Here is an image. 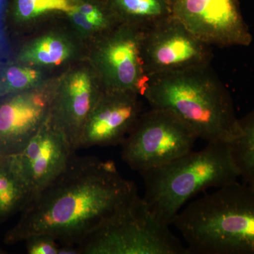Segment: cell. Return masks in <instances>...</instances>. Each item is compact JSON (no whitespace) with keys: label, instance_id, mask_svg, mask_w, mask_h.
Returning <instances> with one entry per match:
<instances>
[{"label":"cell","instance_id":"cell-1","mask_svg":"<svg viewBox=\"0 0 254 254\" xmlns=\"http://www.w3.org/2000/svg\"><path fill=\"white\" fill-rule=\"evenodd\" d=\"M137 193L136 185L120 175L113 161L72 158L56 180L32 196L5 242L43 234L61 245L78 246Z\"/></svg>","mask_w":254,"mask_h":254},{"label":"cell","instance_id":"cell-2","mask_svg":"<svg viewBox=\"0 0 254 254\" xmlns=\"http://www.w3.org/2000/svg\"><path fill=\"white\" fill-rule=\"evenodd\" d=\"M143 95L151 108L171 112L208 143L230 144L240 135L231 95L210 66L151 76Z\"/></svg>","mask_w":254,"mask_h":254},{"label":"cell","instance_id":"cell-3","mask_svg":"<svg viewBox=\"0 0 254 254\" xmlns=\"http://www.w3.org/2000/svg\"><path fill=\"white\" fill-rule=\"evenodd\" d=\"M172 225L189 254H254V188L220 187L184 206Z\"/></svg>","mask_w":254,"mask_h":254},{"label":"cell","instance_id":"cell-4","mask_svg":"<svg viewBox=\"0 0 254 254\" xmlns=\"http://www.w3.org/2000/svg\"><path fill=\"white\" fill-rule=\"evenodd\" d=\"M145 185L143 199L155 218L167 225L189 200L209 188L237 181L239 176L230 144L208 142L166 165L140 173Z\"/></svg>","mask_w":254,"mask_h":254},{"label":"cell","instance_id":"cell-5","mask_svg":"<svg viewBox=\"0 0 254 254\" xmlns=\"http://www.w3.org/2000/svg\"><path fill=\"white\" fill-rule=\"evenodd\" d=\"M137 193L78 245L84 254H189Z\"/></svg>","mask_w":254,"mask_h":254},{"label":"cell","instance_id":"cell-6","mask_svg":"<svg viewBox=\"0 0 254 254\" xmlns=\"http://www.w3.org/2000/svg\"><path fill=\"white\" fill-rule=\"evenodd\" d=\"M198 138L171 112L151 108L140 116L122 143V158L132 170L141 173L190 153Z\"/></svg>","mask_w":254,"mask_h":254},{"label":"cell","instance_id":"cell-7","mask_svg":"<svg viewBox=\"0 0 254 254\" xmlns=\"http://www.w3.org/2000/svg\"><path fill=\"white\" fill-rule=\"evenodd\" d=\"M212 47L170 16L143 31L141 56L148 78L210 65Z\"/></svg>","mask_w":254,"mask_h":254},{"label":"cell","instance_id":"cell-8","mask_svg":"<svg viewBox=\"0 0 254 254\" xmlns=\"http://www.w3.org/2000/svg\"><path fill=\"white\" fill-rule=\"evenodd\" d=\"M172 16L211 47L249 46L252 42L238 0H170Z\"/></svg>","mask_w":254,"mask_h":254},{"label":"cell","instance_id":"cell-9","mask_svg":"<svg viewBox=\"0 0 254 254\" xmlns=\"http://www.w3.org/2000/svg\"><path fill=\"white\" fill-rule=\"evenodd\" d=\"M74 150L64 132L49 118L22 151L15 155L33 195L66 170Z\"/></svg>","mask_w":254,"mask_h":254},{"label":"cell","instance_id":"cell-10","mask_svg":"<svg viewBox=\"0 0 254 254\" xmlns=\"http://www.w3.org/2000/svg\"><path fill=\"white\" fill-rule=\"evenodd\" d=\"M51 103L41 91L18 92L0 101V156L22 151L49 119Z\"/></svg>","mask_w":254,"mask_h":254},{"label":"cell","instance_id":"cell-11","mask_svg":"<svg viewBox=\"0 0 254 254\" xmlns=\"http://www.w3.org/2000/svg\"><path fill=\"white\" fill-rule=\"evenodd\" d=\"M137 94L110 91L98 101L83 127L77 149L122 145L141 115Z\"/></svg>","mask_w":254,"mask_h":254},{"label":"cell","instance_id":"cell-12","mask_svg":"<svg viewBox=\"0 0 254 254\" xmlns=\"http://www.w3.org/2000/svg\"><path fill=\"white\" fill-rule=\"evenodd\" d=\"M143 31L131 26L124 27L105 46L103 57L111 91H132L143 95L149 79L141 56Z\"/></svg>","mask_w":254,"mask_h":254},{"label":"cell","instance_id":"cell-13","mask_svg":"<svg viewBox=\"0 0 254 254\" xmlns=\"http://www.w3.org/2000/svg\"><path fill=\"white\" fill-rule=\"evenodd\" d=\"M32 196L16 155L0 156V219L22 211Z\"/></svg>","mask_w":254,"mask_h":254},{"label":"cell","instance_id":"cell-14","mask_svg":"<svg viewBox=\"0 0 254 254\" xmlns=\"http://www.w3.org/2000/svg\"><path fill=\"white\" fill-rule=\"evenodd\" d=\"M241 133L230 143V151L240 178L254 188V109L240 119Z\"/></svg>","mask_w":254,"mask_h":254},{"label":"cell","instance_id":"cell-15","mask_svg":"<svg viewBox=\"0 0 254 254\" xmlns=\"http://www.w3.org/2000/svg\"><path fill=\"white\" fill-rule=\"evenodd\" d=\"M119 14L146 28L172 16L170 0H114Z\"/></svg>","mask_w":254,"mask_h":254},{"label":"cell","instance_id":"cell-16","mask_svg":"<svg viewBox=\"0 0 254 254\" xmlns=\"http://www.w3.org/2000/svg\"><path fill=\"white\" fill-rule=\"evenodd\" d=\"M67 45L56 37H45L35 42L21 55V60L40 64H60L69 55Z\"/></svg>","mask_w":254,"mask_h":254},{"label":"cell","instance_id":"cell-17","mask_svg":"<svg viewBox=\"0 0 254 254\" xmlns=\"http://www.w3.org/2000/svg\"><path fill=\"white\" fill-rule=\"evenodd\" d=\"M39 76L33 68L24 66H10L5 71L0 83V97L22 92L33 86Z\"/></svg>","mask_w":254,"mask_h":254},{"label":"cell","instance_id":"cell-18","mask_svg":"<svg viewBox=\"0 0 254 254\" xmlns=\"http://www.w3.org/2000/svg\"><path fill=\"white\" fill-rule=\"evenodd\" d=\"M75 6L71 0H18L17 11L20 18L29 19L53 10L68 13Z\"/></svg>","mask_w":254,"mask_h":254},{"label":"cell","instance_id":"cell-19","mask_svg":"<svg viewBox=\"0 0 254 254\" xmlns=\"http://www.w3.org/2000/svg\"><path fill=\"white\" fill-rule=\"evenodd\" d=\"M26 248L29 254H58V241L49 235H35L28 237Z\"/></svg>","mask_w":254,"mask_h":254},{"label":"cell","instance_id":"cell-20","mask_svg":"<svg viewBox=\"0 0 254 254\" xmlns=\"http://www.w3.org/2000/svg\"><path fill=\"white\" fill-rule=\"evenodd\" d=\"M76 9L82 14L86 16L88 19L92 23H94L98 28L100 26H104L107 23V19L105 18L104 14L93 5L88 4L76 5Z\"/></svg>","mask_w":254,"mask_h":254},{"label":"cell","instance_id":"cell-21","mask_svg":"<svg viewBox=\"0 0 254 254\" xmlns=\"http://www.w3.org/2000/svg\"><path fill=\"white\" fill-rule=\"evenodd\" d=\"M68 15L73 18V21L79 26L80 27L86 30L94 29L97 27L94 23H92L88 18L84 14L80 12L77 9H76V5L73 10L68 12Z\"/></svg>","mask_w":254,"mask_h":254},{"label":"cell","instance_id":"cell-22","mask_svg":"<svg viewBox=\"0 0 254 254\" xmlns=\"http://www.w3.org/2000/svg\"><path fill=\"white\" fill-rule=\"evenodd\" d=\"M80 251L77 245L65 244L60 246L58 254H79Z\"/></svg>","mask_w":254,"mask_h":254},{"label":"cell","instance_id":"cell-23","mask_svg":"<svg viewBox=\"0 0 254 254\" xmlns=\"http://www.w3.org/2000/svg\"><path fill=\"white\" fill-rule=\"evenodd\" d=\"M4 48V40H3V37L0 34V53L1 50Z\"/></svg>","mask_w":254,"mask_h":254},{"label":"cell","instance_id":"cell-24","mask_svg":"<svg viewBox=\"0 0 254 254\" xmlns=\"http://www.w3.org/2000/svg\"><path fill=\"white\" fill-rule=\"evenodd\" d=\"M4 253V251L1 250V249H0V254Z\"/></svg>","mask_w":254,"mask_h":254},{"label":"cell","instance_id":"cell-25","mask_svg":"<svg viewBox=\"0 0 254 254\" xmlns=\"http://www.w3.org/2000/svg\"><path fill=\"white\" fill-rule=\"evenodd\" d=\"M1 0H0V9H1Z\"/></svg>","mask_w":254,"mask_h":254}]
</instances>
